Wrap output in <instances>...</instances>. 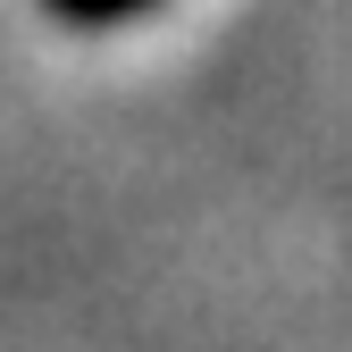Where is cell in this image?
<instances>
[{"label":"cell","instance_id":"obj_1","mask_svg":"<svg viewBox=\"0 0 352 352\" xmlns=\"http://www.w3.org/2000/svg\"><path fill=\"white\" fill-rule=\"evenodd\" d=\"M160 0H42V17H59L67 34H118V25H135Z\"/></svg>","mask_w":352,"mask_h":352}]
</instances>
